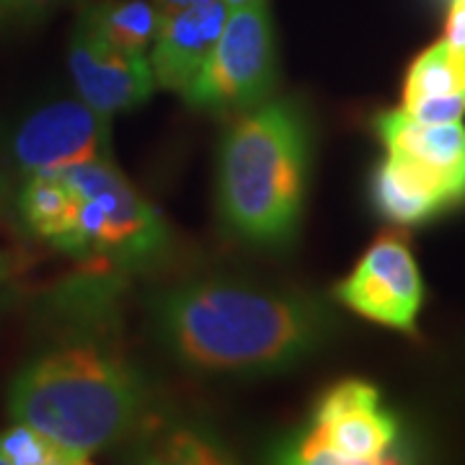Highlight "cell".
I'll return each instance as SVG.
<instances>
[{
    "instance_id": "obj_12",
    "label": "cell",
    "mask_w": 465,
    "mask_h": 465,
    "mask_svg": "<svg viewBox=\"0 0 465 465\" xmlns=\"http://www.w3.org/2000/svg\"><path fill=\"white\" fill-rule=\"evenodd\" d=\"M401 109L427 124L463 122L465 50L437 39L406 67Z\"/></svg>"
},
{
    "instance_id": "obj_2",
    "label": "cell",
    "mask_w": 465,
    "mask_h": 465,
    "mask_svg": "<svg viewBox=\"0 0 465 465\" xmlns=\"http://www.w3.org/2000/svg\"><path fill=\"white\" fill-rule=\"evenodd\" d=\"M313 116L300 96H272L232 116L217 145L223 228L259 251L295 246L313 171Z\"/></svg>"
},
{
    "instance_id": "obj_4",
    "label": "cell",
    "mask_w": 465,
    "mask_h": 465,
    "mask_svg": "<svg viewBox=\"0 0 465 465\" xmlns=\"http://www.w3.org/2000/svg\"><path fill=\"white\" fill-rule=\"evenodd\" d=\"M385 150L378 166L393 200L419 225H432L465 207V124H427L403 109L372 116Z\"/></svg>"
},
{
    "instance_id": "obj_18",
    "label": "cell",
    "mask_w": 465,
    "mask_h": 465,
    "mask_svg": "<svg viewBox=\"0 0 465 465\" xmlns=\"http://www.w3.org/2000/svg\"><path fill=\"white\" fill-rule=\"evenodd\" d=\"M16 173L14 168L5 163L3 153H0V220L16 215Z\"/></svg>"
},
{
    "instance_id": "obj_16",
    "label": "cell",
    "mask_w": 465,
    "mask_h": 465,
    "mask_svg": "<svg viewBox=\"0 0 465 465\" xmlns=\"http://www.w3.org/2000/svg\"><path fill=\"white\" fill-rule=\"evenodd\" d=\"M153 460L158 463H228V452L220 448L215 437L192 432V430H173L161 440V448L153 450Z\"/></svg>"
},
{
    "instance_id": "obj_1",
    "label": "cell",
    "mask_w": 465,
    "mask_h": 465,
    "mask_svg": "<svg viewBox=\"0 0 465 465\" xmlns=\"http://www.w3.org/2000/svg\"><path fill=\"white\" fill-rule=\"evenodd\" d=\"M153 339L192 375L269 378L311 362L341 331L318 295L228 274L192 277L148 302Z\"/></svg>"
},
{
    "instance_id": "obj_13",
    "label": "cell",
    "mask_w": 465,
    "mask_h": 465,
    "mask_svg": "<svg viewBox=\"0 0 465 465\" xmlns=\"http://www.w3.org/2000/svg\"><path fill=\"white\" fill-rule=\"evenodd\" d=\"M16 217L34 238L73 259H84L81 194L57 171H36L18 179Z\"/></svg>"
},
{
    "instance_id": "obj_6",
    "label": "cell",
    "mask_w": 465,
    "mask_h": 465,
    "mask_svg": "<svg viewBox=\"0 0 465 465\" xmlns=\"http://www.w3.org/2000/svg\"><path fill=\"white\" fill-rule=\"evenodd\" d=\"M401 419L372 382L347 378L318 399L311 424L282 450V463L385 465L403 460Z\"/></svg>"
},
{
    "instance_id": "obj_8",
    "label": "cell",
    "mask_w": 465,
    "mask_h": 465,
    "mask_svg": "<svg viewBox=\"0 0 465 465\" xmlns=\"http://www.w3.org/2000/svg\"><path fill=\"white\" fill-rule=\"evenodd\" d=\"M0 153L18 179L36 171L114 161L112 122L78 96L45 101L8 127Z\"/></svg>"
},
{
    "instance_id": "obj_20",
    "label": "cell",
    "mask_w": 465,
    "mask_h": 465,
    "mask_svg": "<svg viewBox=\"0 0 465 465\" xmlns=\"http://www.w3.org/2000/svg\"><path fill=\"white\" fill-rule=\"evenodd\" d=\"M16 274V259L8 251L0 249V287Z\"/></svg>"
},
{
    "instance_id": "obj_17",
    "label": "cell",
    "mask_w": 465,
    "mask_h": 465,
    "mask_svg": "<svg viewBox=\"0 0 465 465\" xmlns=\"http://www.w3.org/2000/svg\"><path fill=\"white\" fill-rule=\"evenodd\" d=\"M67 0H0V29H26L60 11Z\"/></svg>"
},
{
    "instance_id": "obj_10",
    "label": "cell",
    "mask_w": 465,
    "mask_h": 465,
    "mask_svg": "<svg viewBox=\"0 0 465 465\" xmlns=\"http://www.w3.org/2000/svg\"><path fill=\"white\" fill-rule=\"evenodd\" d=\"M67 67L75 96L109 122L143 106L158 88L148 54L104 45L81 18L70 34Z\"/></svg>"
},
{
    "instance_id": "obj_21",
    "label": "cell",
    "mask_w": 465,
    "mask_h": 465,
    "mask_svg": "<svg viewBox=\"0 0 465 465\" xmlns=\"http://www.w3.org/2000/svg\"><path fill=\"white\" fill-rule=\"evenodd\" d=\"M253 3H259V0H223V5L228 8V11H238V8H249Z\"/></svg>"
},
{
    "instance_id": "obj_15",
    "label": "cell",
    "mask_w": 465,
    "mask_h": 465,
    "mask_svg": "<svg viewBox=\"0 0 465 465\" xmlns=\"http://www.w3.org/2000/svg\"><path fill=\"white\" fill-rule=\"evenodd\" d=\"M81 455L57 445L47 434L24 421L0 432V465H84Z\"/></svg>"
},
{
    "instance_id": "obj_9",
    "label": "cell",
    "mask_w": 465,
    "mask_h": 465,
    "mask_svg": "<svg viewBox=\"0 0 465 465\" xmlns=\"http://www.w3.org/2000/svg\"><path fill=\"white\" fill-rule=\"evenodd\" d=\"M331 298L354 316L416 336L427 287L409 241L396 231L381 232L347 277L333 284Z\"/></svg>"
},
{
    "instance_id": "obj_5",
    "label": "cell",
    "mask_w": 465,
    "mask_h": 465,
    "mask_svg": "<svg viewBox=\"0 0 465 465\" xmlns=\"http://www.w3.org/2000/svg\"><path fill=\"white\" fill-rule=\"evenodd\" d=\"M81 194L84 259H109L122 269H148L171 251V231L114 161L57 168Z\"/></svg>"
},
{
    "instance_id": "obj_19",
    "label": "cell",
    "mask_w": 465,
    "mask_h": 465,
    "mask_svg": "<svg viewBox=\"0 0 465 465\" xmlns=\"http://www.w3.org/2000/svg\"><path fill=\"white\" fill-rule=\"evenodd\" d=\"M155 3V8H158V14L161 18L171 16V14H179V11H186V8H192V5H200L204 0H153Z\"/></svg>"
},
{
    "instance_id": "obj_14",
    "label": "cell",
    "mask_w": 465,
    "mask_h": 465,
    "mask_svg": "<svg viewBox=\"0 0 465 465\" xmlns=\"http://www.w3.org/2000/svg\"><path fill=\"white\" fill-rule=\"evenodd\" d=\"M78 18L104 45L133 54H148L161 26L153 0H99L85 5Z\"/></svg>"
},
{
    "instance_id": "obj_3",
    "label": "cell",
    "mask_w": 465,
    "mask_h": 465,
    "mask_svg": "<svg viewBox=\"0 0 465 465\" xmlns=\"http://www.w3.org/2000/svg\"><path fill=\"white\" fill-rule=\"evenodd\" d=\"M143 372L112 339L75 333L34 354L8 388V414L57 445L91 455L130 440L148 414Z\"/></svg>"
},
{
    "instance_id": "obj_7",
    "label": "cell",
    "mask_w": 465,
    "mask_h": 465,
    "mask_svg": "<svg viewBox=\"0 0 465 465\" xmlns=\"http://www.w3.org/2000/svg\"><path fill=\"white\" fill-rule=\"evenodd\" d=\"M280 88V50L269 0L228 11L225 29L200 75L182 94L194 112L235 116L249 112Z\"/></svg>"
},
{
    "instance_id": "obj_11",
    "label": "cell",
    "mask_w": 465,
    "mask_h": 465,
    "mask_svg": "<svg viewBox=\"0 0 465 465\" xmlns=\"http://www.w3.org/2000/svg\"><path fill=\"white\" fill-rule=\"evenodd\" d=\"M225 21L228 8L223 0H204L200 5L161 18L155 42L148 52L158 88L183 94L215 50Z\"/></svg>"
}]
</instances>
